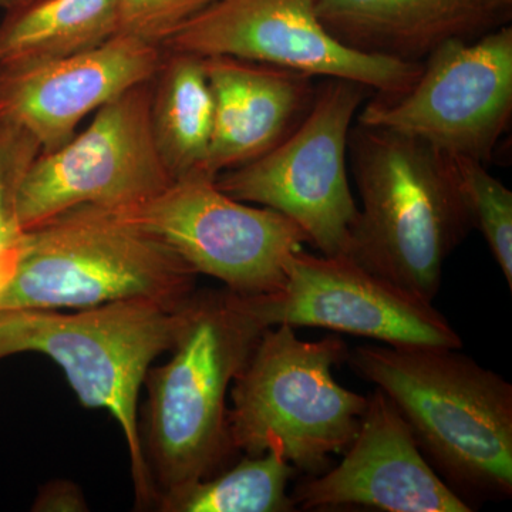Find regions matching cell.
<instances>
[{"mask_svg": "<svg viewBox=\"0 0 512 512\" xmlns=\"http://www.w3.org/2000/svg\"><path fill=\"white\" fill-rule=\"evenodd\" d=\"M348 156L362 208L343 255L433 302L444 262L473 229L453 157L420 138L357 121Z\"/></svg>", "mask_w": 512, "mask_h": 512, "instance_id": "6da1fadb", "label": "cell"}, {"mask_svg": "<svg viewBox=\"0 0 512 512\" xmlns=\"http://www.w3.org/2000/svg\"><path fill=\"white\" fill-rule=\"evenodd\" d=\"M348 359L392 400L451 490L511 497L512 386L503 376L439 346H359Z\"/></svg>", "mask_w": 512, "mask_h": 512, "instance_id": "7a4b0ae2", "label": "cell"}, {"mask_svg": "<svg viewBox=\"0 0 512 512\" xmlns=\"http://www.w3.org/2000/svg\"><path fill=\"white\" fill-rule=\"evenodd\" d=\"M266 326L228 291L195 292L173 356L148 370V470L161 498L211 477L234 451L227 394Z\"/></svg>", "mask_w": 512, "mask_h": 512, "instance_id": "3957f363", "label": "cell"}, {"mask_svg": "<svg viewBox=\"0 0 512 512\" xmlns=\"http://www.w3.org/2000/svg\"><path fill=\"white\" fill-rule=\"evenodd\" d=\"M191 298L124 299L76 313L0 311V360L29 352L49 357L62 367L83 406L107 410L119 423L141 507L157 503V491L144 456L138 396L151 363L174 348Z\"/></svg>", "mask_w": 512, "mask_h": 512, "instance_id": "277c9868", "label": "cell"}, {"mask_svg": "<svg viewBox=\"0 0 512 512\" xmlns=\"http://www.w3.org/2000/svg\"><path fill=\"white\" fill-rule=\"evenodd\" d=\"M194 271L110 208L80 205L23 234L0 284V311L93 308L124 299L187 302Z\"/></svg>", "mask_w": 512, "mask_h": 512, "instance_id": "5b68a950", "label": "cell"}, {"mask_svg": "<svg viewBox=\"0 0 512 512\" xmlns=\"http://www.w3.org/2000/svg\"><path fill=\"white\" fill-rule=\"evenodd\" d=\"M338 336L301 340L289 325L266 328L235 376L228 409L234 451H276L296 470L320 474L359 430L367 397L336 382L332 367L348 359Z\"/></svg>", "mask_w": 512, "mask_h": 512, "instance_id": "8992f818", "label": "cell"}, {"mask_svg": "<svg viewBox=\"0 0 512 512\" xmlns=\"http://www.w3.org/2000/svg\"><path fill=\"white\" fill-rule=\"evenodd\" d=\"M370 87L325 79L305 119L265 156L224 171L218 188L291 218L322 255L345 254L357 205L348 180L350 128Z\"/></svg>", "mask_w": 512, "mask_h": 512, "instance_id": "52a82bcc", "label": "cell"}, {"mask_svg": "<svg viewBox=\"0 0 512 512\" xmlns=\"http://www.w3.org/2000/svg\"><path fill=\"white\" fill-rule=\"evenodd\" d=\"M111 211L156 235L195 274L212 276L241 296L278 292L286 259L309 244L291 218L234 200L202 171L174 180L150 200Z\"/></svg>", "mask_w": 512, "mask_h": 512, "instance_id": "ba28073f", "label": "cell"}, {"mask_svg": "<svg viewBox=\"0 0 512 512\" xmlns=\"http://www.w3.org/2000/svg\"><path fill=\"white\" fill-rule=\"evenodd\" d=\"M511 119V25L437 47L407 92L373 94L356 117L357 123L420 138L447 156L487 167Z\"/></svg>", "mask_w": 512, "mask_h": 512, "instance_id": "9c48e42d", "label": "cell"}, {"mask_svg": "<svg viewBox=\"0 0 512 512\" xmlns=\"http://www.w3.org/2000/svg\"><path fill=\"white\" fill-rule=\"evenodd\" d=\"M151 80L101 106L64 146L39 154L16 204L23 231L80 205L131 207L173 183L151 128Z\"/></svg>", "mask_w": 512, "mask_h": 512, "instance_id": "30bf717a", "label": "cell"}, {"mask_svg": "<svg viewBox=\"0 0 512 512\" xmlns=\"http://www.w3.org/2000/svg\"><path fill=\"white\" fill-rule=\"evenodd\" d=\"M163 49L352 80L377 96L407 92L421 72V63L366 55L342 45L323 26L316 0H217L168 37Z\"/></svg>", "mask_w": 512, "mask_h": 512, "instance_id": "8fae6325", "label": "cell"}, {"mask_svg": "<svg viewBox=\"0 0 512 512\" xmlns=\"http://www.w3.org/2000/svg\"><path fill=\"white\" fill-rule=\"evenodd\" d=\"M244 299L266 328L311 326L390 346L463 348L460 335L433 302L372 274L346 255L293 252L278 292Z\"/></svg>", "mask_w": 512, "mask_h": 512, "instance_id": "7c38bea8", "label": "cell"}, {"mask_svg": "<svg viewBox=\"0 0 512 512\" xmlns=\"http://www.w3.org/2000/svg\"><path fill=\"white\" fill-rule=\"evenodd\" d=\"M302 510L366 507L387 512H470L423 456L409 424L380 389L367 406L345 458L302 481L291 495Z\"/></svg>", "mask_w": 512, "mask_h": 512, "instance_id": "4fadbf2b", "label": "cell"}, {"mask_svg": "<svg viewBox=\"0 0 512 512\" xmlns=\"http://www.w3.org/2000/svg\"><path fill=\"white\" fill-rule=\"evenodd\" d=\"M163 57L160 46L116 35L57 62L0 69V116L26 128L42 153H50L74 137L84 117L153 79Z\"/></svg>", "mask_w": 512, "mask_h": 512, "instance_id": "5bb4252c", "label": "cell"}, {"mask_svg": "<svg viewBox=\"0 0 512 512\" xmlns=\"http://www.w3.org/2000/svg\"><path fill=\"white\" fill-rule=\"evenodd\" d=\"M214 101L205 171L217 178L265 156L295 130L315 99L316 77L231 56L204 57Z\"/></svg>", "mask_w": 512, "mask_h": 512, "instance_id": "9a60e30c", "label": "cell"}, {"mask_svg": "<svg viewBox=\"0 0 512 512\" xmlns=\"http://www.w3.org/2000/svg\"><path fill=\"white\" fill-rule=\"evenodd\" d=\"M323 26L356 52L421 63L450 40L510 25L512 0H316Z\"/></svg>", "mask_w": 512, "mask_h": 512, "instance_id": "2e32d148", "label": "cell"}, {"mask_svg": "<svg viewBox=\"0 0 512 512\" xmlns=\"http://www.w3.org/2000/svg\"><path fill=\"white\" fill-rule=\"evenodd\" d=\"M119 33L117 0H28L0 22V69L79 55Z\"/></svg>", "mask_w": 512, "mask_h": 512, "instance_id": "e0dca14e", "label": "cell"}, {"mask_svg": "<svg viewBox=\"0 0 512 512\" xmlns=\"http://www.w3.org/2000/svg\"><path fill=\"white\" fill-rule=\"evenodd\" d=\"M150 117L158 154L173 180L207 173L214 101L204 57L164 49L151 80Z\"/></svg>", "mask_w": 512, "mask_h": 512, "instance_id": "ac0fdd59", "label": "cell"}, {"mask_svg": "<svg viewBox=\"0 0 512 512\" xmlns=\"http://www.w3.org/2000/svg\"><path fill=\"white\" fill-rule=\"evenodd\" d=\"M295 471L276 451L247 456L227 473L187 485L158 505L165 512L293 511L286 487Z\"/></svg>", "mask_w": 512, "mask_h": 512, "instance_id": "d6986e66", "label": "cell"}, {"mask_svg": "<svg viewBox=\"0 0 512 512\" xmlns=\"http://www.w3.org/2000/svg\"><path fill=\"white\" fill-rule=\"evenodd\" d=\"M473 228L483 235L512 291V192L488 173L487 165L453 157Z\"/></svg>", "mask_w": 512, "mask_h": 512, "instance_id": "ffe728a7", "label": "cell"}, {"mask_svg": "<svg viewBox=\"0 0 512 512\" xmlns=\"http://www.w3.org/2000/svg\"><path fill=\"white\" fill-rule=\"evenodd\" d=\"M40 153L39 141L26 128L0 116V284L9 275L25 234L16 204L23 180Z\"/></svg>", "mask_w": 512, "mask_h": 512, "instance_id": "44dd1931", "label": "cell"}, {"mask_svg": "<svg viewBox=\"0 0 512 512\" xmlns=\"http://www.w3.org/2000/svg\"><path fill=\"white\" fill-rule=\"evenodd\" d=\"M217 0H117L119 33L163 49L165 40Z\"/></svg>", "mask_w": 512, "mask_h": 512, "instance_id": "7402d4cb", "label": "cell"}, {"mask_svg": "<svg viewBox=\"0 0 512 512\" xmlns=\"http://www.w3.org/2000/svg\"><path fill=\"white\" fill-rule=\"evenodd\" d=\"M35 511H86V503L79 488L74 484L59 483L47 484L39 497L36 498V503L33 505Z\"/></svg>", "mask_w": 512, "mask_h": 512, "instance_id": "603a6c76", "label": "cell"}, {"mask_svg": "<svg viewBox=\"0 0 512 512\" xmlns=\"http://www.w3.org/2000/svg\"><path fill=\"white\" fill-rule=\"evenodd\" d=\"M28 2V0H0V9L9 10L16 8V6L22 5V3Z\"/></svg>", "mask_w": 512, "mask_h": 512, "instance_id": "cb8c5ba5", "label": "cell"}]
</instances>
